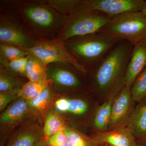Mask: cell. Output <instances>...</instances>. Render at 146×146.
Segmentation results:
<instances>
[{
	"instance_id": "1",
	"label": "cell",
	"mask_w": 146,
	"mask_h": 146,
	"mask_svg": "<svg viewBox=\"0 0 146 146\" xmlns=\"http://www.w3.org/2000/svg\"><path fill=\"white\" fill-rule=\"evenodd\" d=\"M133 46L128 41H120L91 70L92 89L100 104L118 94L125 86Z\"/></svg>"
},
{
	"instance_id": "2",
	"label": "cell",
	"mask_w": 146,
	"mask_h": 146,
	"mask_svg": "<svg viewBox=\"0 0 146 146\" xmlns=\"http://www.w3.org/2000/svg\"><path fill=\"white\" fill-rule=\"evenodd\" d=\"M24 20L39 39H56L63 27L65 16L43 1L16 2Z\"/></svg>"
},
{
	"instance_id": "3",
	"label": "cell",
	"mask_w": 146,
	"mask_h": 146,
	"mask_svg": "<svg viewBox=\"0 0 146 146\" xmlns=\"http://www.w3.org/2000/svg\"><path fill=\"white\" fill-rule=\"evenodd\" d=\"M121 40L98 32L73 37L63 42L69 52L88 71L87 68L92 70Z\"/></svg>"
},
{
	"instance_id": "4",
	"label": "cell",
	"mask_w": 146,
	"mask_h": 146,
	"mask_svg": "<svg viewBox=\"0 0 146 146\" xmlns=\"http://www.w3.org/2000/svg\"><path fill=\"white\" fill-rule=\"evenodd\" d=\"M110 17L98 11L79 9L65 16V22L56 39L65 42L76 36L99 32Z\"/></svg>"
},
{
	"instance_id": "5",
	"label": "cell",
	"mask_w": 146,
	"mask_h": 146,
	"mask_svg": "<svg viewBox=\"0 0 146 146\" xmlns=\"http://www.w3.org/2000/svg\"><path fill=\"white\" fill-rule=\"evenodd\" d=\"M99 32L134 45L146 40V17L141 11L123 13L110 18Z\"/></svg>"
},
{
	"instance_id": "6",
	"label": "cell",
	"mask_w": 146,
	"mask_h": 146,
	"mask_svg": "<svg viewBox=\"0 0 146 146\" xmlns=\"http://www.w3.org/2000/svg\"><path fill=\"white\" fill-rule=\"evenodd\" d=\"M26 50L47 65L52 63H66L72 65L84 75L88 73L86 68L69 52L64 42L56 38L38 39L34 46Z\"/></svg>"
},
{
	"instance_id": "7",
	"label": "cell",
	"mask_w": 146,
	"mask_h": 146,
	"mask_svg": "<svg viewBox=\"0 0 146 146\" xmlns=\"http://www.w3.org/2000/svg\"><path fill=\"white\" fill-rule=\"evenodd\" d=\"M38 39L35 38L11 16L2 14L0 20L1 43L13 45L23 49L33 48Z\"/></svg>"
},
{
	"instance_id": "8",
	"label": "cell",
	"mask_w": 146,
	"mask_h": 146,
	"mask_svg": "<svg viewBox=\"0 0 146 146\" xmlns=\"http://www.w3.org/2000/svg\"><path fill=\"white\" fill-rule=\"evenodd\" d=\"M145 0H80L81 9L96 10L109 17L128 12L141 11Z\"/></svg>"
},
{
	"instance_id": "9",
	"label": "cell",
	"mask_w": 146,
	"mask_h": 146,
	"mask_svg": "<svg viewBox=\"0 0 146 146\" xmlns=\"http://www.w3.org/2000/svg\"><path fill=\"white\" fill-rule=\"evenodd\" d=\"M136 103L132 98L131 86H124L113 102L108 131L127 127Z\"/></svg>"
},
{
	"instance_id": "10",
	"label": "cell",
	"mask_w": 146,
	"mask_h": 146,
	"mask_svg": "<svg viewBox=\"0 0 146 146\" xmlns=\"http://www.w3.org/2000/svg\"><path fill=\"white\" fill-rule=\"evenodd\" d=\"M79 72L74 67L66 63H52L47 65L48 79L65 89L78 90L82 88L83 83L78 74Z\"/></svg>"
},
{
	"instance_id": "11",
	"label": "cell",
	"mask_w": 146,
	"mask_h": 146,
	"mask_svg": "<svg viewBox=\"0 0 146 146\" xmlns=\"http://www.w3.org/2000/svg\"><path fill=\"white\" fill-rule=\"evenodd\" d=\"M146 67V40L133 46L127 69L125 86H131Z\"/></svg>"
},
{
	"instance_id": "12",
	"label": "cell",
	"mask_w": 146,
	"mask_h": 146,
	"mask_svg": "<svg viewBox=\"0 0 146 146\" xmlns=\"http://www.w3.org/2000/svg\"><path fill=\"white\" fill-rule=\"evenodd\" d=\"M92 138L102 145L113 146H137V139L129 128L94 133Z\"/></svg>"
},
{
	"instance_id": "13",
	"label": "cell",
	"mask_w": 146,
	"mask_h": 146,
	"mask_svg": "<svg viewBox=\"0 0 146 146\" xmlns=\"http://www.w3.org/2000/svg\"><path fill=\"white\" fill-rule=\"evenodd\" d=\"M137 140L146 135V97L136 103L128 124Z\"/></svg>"
},
{
	"instance_id": "14",
	"label": "cell",
	"mask_w": 146,
	"mask_h": 146,
	"mask_svg": "<svg viewBox=\"0 0 146 146\" xmlns=\"http://www.w3.org/2000/svg\"><path fill=\"white\" fill-rule=\"evenodd\" d=\"M118 94L100 105L91 121L94 133L108 131L109 128L112 104Z\"/></svg>"
},
{
	"instance_id": "15",
	"label": "cell",
	"mask_w": 146,
	"mask_h": 146,
	"mask_svg": "<svg viewBox=\"0 0 146 146\" xmlns=\"http://www.w3.org/2000/svg\"><path fill=\"white\" fill-rule=\"evenodd\" d=\"M27 101L20 98L1 115V122L6 125L15 124L22 119L29 108Z\"/></svg>"
},
{
	"instance_id": "16",
	"label": "cell",
	"mask_w": 146,
	"mask_h": 146,
	"mask_svg": "<svg viewBox=\"0 0 146 146\" xmlns=\"http://www.w3.org/2000/svg\"><path fill=\"white\" fill-rule=\"evenodd\" d=\"M47 65L33 55H28L26 68V77L29 81H42L48 80Z\"/></svg>"
},
{
	"instance_id": "17",
	"label": "cell",
	"mask_w": 146,
	"mask_h": 146,
	"mask_svg": "<svg viewBox=\"0 0 146 146\" xmlns=\"http://www.w3.org/2000/svg\"><path fill=\"white\" fill-rule=\"evenodd\" d=\"M68 112L76 117H84L89 113L94 115L100 104H92L91 102L82 98L68 99Z\"/></svg>"
},
{
	"instance_id": "18",
	"label": "cell",
	"mask_w": 146,
	"mask_h": 146,
	"mask_svg": "<svg viewBox=\"0 0 146 146\" xmlns=\"http://www.w3.org/2000/svg\"><path fill=\"white\" fill-rule=\"evenodd\" d=\"M49 80L44 81H29L21 87L18 97L26 101L31 100L38 97L45 89L50 85Z\"/></svg>"
},
{
	"instance_id": "19",
	"label": "cell",
	"mask_w": 146,
	"mask_h": 146,
	"mask_svg": "<svg viewBox=\"0 0 146 146\" xmlns=\"http://www.w3.org/2000/svg\"><path fill=\"white\" fill-rule=\"evenodd\" d=\"M64 131L69 146H103L94 138H88L73 128L65 126Z\"/></svg>"
},
{
	"instance_id": "20",
	"label": "cell",
	"mask_w": 146,
	"mask_h": 146,
	"mask_svg": "<svg viewBox=\"0 0 146 146\" xmlns=\"http://www.w3.org/2000/svg\"><path fill=\"white\" fill-rule=\"evenodd\" d=\"M64 127L62 120L57 112L54 111H50L47 115L44 125V138L47 140L63 129Z\"/></svg>"
},
{
	"instance_id": "21",
	"label": "cell",
	"mask_w": 146,
	"mask_h": 146,
	"mask_svg": "<svg viewBox=\"0 0 146 146\" xmlns=\"http://www.w3.org/2000/svg\"><path fill=\"white\" fill-rule=\"evenodd\" d=\"M40 138L38 131L34 129H28L18 133L7 146H35Z\"/></svg>"
},
{
	"instance_id": "22",
	"label": "cell",
	"mask_w": 146,
	"mask_h": 146,
	"mask_svg": "<svg viewBox=\"0 0 146 146\" xmlns=\"http://www.w3.org/2000/svg\"><path fill=\"white\" fill-rule=\"evenodd\" d=\"M29 54L27 50L5 43L0 44V60L1 61L10 62L25 57Z\"/></svg>"
},
{
	"instance_id": "23",
	"label": "cell",
	"mask_w": 146,
	"mask_h": 146,
	"mask_svg": "<svg viewBox=\"0 0 146 146\" xmlns=\"http://www.w3.org/2000/svg\"><path fill=\"white\" fill-rule=\"evenodd\" d=\"M44 2L66 16L79 8L80 0H46Z\"/></svg>"
},
{
	"instance_id": "24",
	"label": "cell",
	"mask_w": 146,
	"mask_h": 146,
	"mask_svg": "<svg viewBox=\"0 0 146 146\" xmlns=\"http://www.w3.org/2000/svg\"><path fill=\"white\" fill-rule=\"evenodd\" d=\"M52 97V92L50 85L34 99L27 101V103L31 109L37 112H43L49 105Z\"/></svg>"
},
{
	"instance_id": "25",
	"label": "cell",
	"mask_w": 146,
	"mask_h": 146,
	"mask_svg": "<svg viewBox=\"0 0 146 146\" xmlns=\"http://www.w3.org/2000/svg\"><path fill=\"white\" fill-rule=\"evenodd\" d=\"M131 93L133 100L136 103L146 97V67L131 85Z\"/></svg>"
},
{
	"instance_id": "26",
	"label": "cell",
	"mask_w": 146,
	"mask_h": 146,
	"mask_svg": "<svg viewBox=\"0 0 146 146\" xmlns=\"http://www.w3.org/2000/svg\"><path fill=\"white\" fill-rule=\"evenodd\" d=\"M21 83L13 74L2 66L0 71V91L1 93L11 91L18 87H22Z\"/></svg>"
},
{
	"instance_id": "27",
	"label": "cell",
	"mask_w": 146,
	"mask_h": 146,
	"mask_svg": "<svg viewBox=\"0 0 146 146\" xmlns=\"http://www.w3.org/2000/svg\"><path fill=\"white\" fill-rule=\"evenodd\" d=\"M28 55L10 62L0 60L1 66L12 74L19 75L26 77V68L28 60Z\"/></svg>"
},
{
	"instance_id": "28",
	"label": "cell",
	"mask_w": 146,
	"mask_h": 146,
	"mask_svg": "<svg viewBox=\"0 0 146 146\" xmlns=\"http://www.w3.org/2000/svg\"><path fill=\"white\" fill-rule=\"evenodd\" d=\"M21 87H18L7 92L0 93V110L2 111L12 100L18 97Z\"/></svg>"
},
{
	"instance_id": "29",
	"label": "cell",
	"mask_w": 146,
	"mask_h": 146,
	"mask_svg": "<svg viewBox=\"0 0 146 146\" xmlns=\"http://www.w3.org/2000/svg\"><path fill=\"white\" fill-rule=\"evenodd\" d=\"M46 141L49 146H69L64 132V128L48 138Z\"/></svg>"
},
{
	"instance_id": "30",
	"label": "cell",
	"mask_w": 146,
	"mask_h": 146,
	"mask_svg": "<svg viewBox=\"0 0 146 146\" xmlns=\"http://www.w3.org/2000/svg\"><path fill=\"white\" fill-rule=\"evenodd\" d=\"M55 107L57 111L60 112H68V99L65 98L59 99L56 102Z\"/></svg>"
},
{
	"instance_id": "31",
	"label": "cell",
	"mask_w": 146,
	"mask_h": 146,
	"mask_svg": "<svg viewBox=\"0 0 146 146\" xmlns=\"http://www.w3.org/2000/svg\"><path fill=\"white\" fill-rule=\"evenodd\" d=\"M137 146H146V135L143 138L137 140Z\"/></svg>"
},
{
	"instance_id": "32",
	"label": "cell",
	"mask_w": 146,
	"mask_h": 146,
	"mask_svg": "<svg viewBox=\"0 0 146 146\" xmlns=\"http://www.w3.org/2000/svg\"><path fill=\"white\" fill-rule=\"evenodd\" d=\"M141 12H142L144 16L146 17V1H145L143 7V9H142Z\"/></svg>"
},
{
	"instance_id": "33",
	"label": "cell",
	"mask_w": 146,
	"mask_h": 146,
	"mask_svg": "<svg viewBox=\"0 0 146 146\" xmlns=\"http://www.w3.org/2000/svg\"><path fill=\"white\" fill-rule=\"evenodd\" d=\"M105 145L104 146H113L110 145H107V144H105V145Z\"/></svg>"
},
{
	"instance_id": "34",
	"label": "cell",
	"mask_w": 146,
	"mask_h": 146,
	"mask_svg": "<svg viewBox=\"0 0 146 146\" xmlns=\"http://www.w3.org/2000/svg\"><path fill=\"white\" fill-rule=\"evenodd\" d=\"M36 145L35 146H46V145Z\"/></svg>"
}]
</instances>
